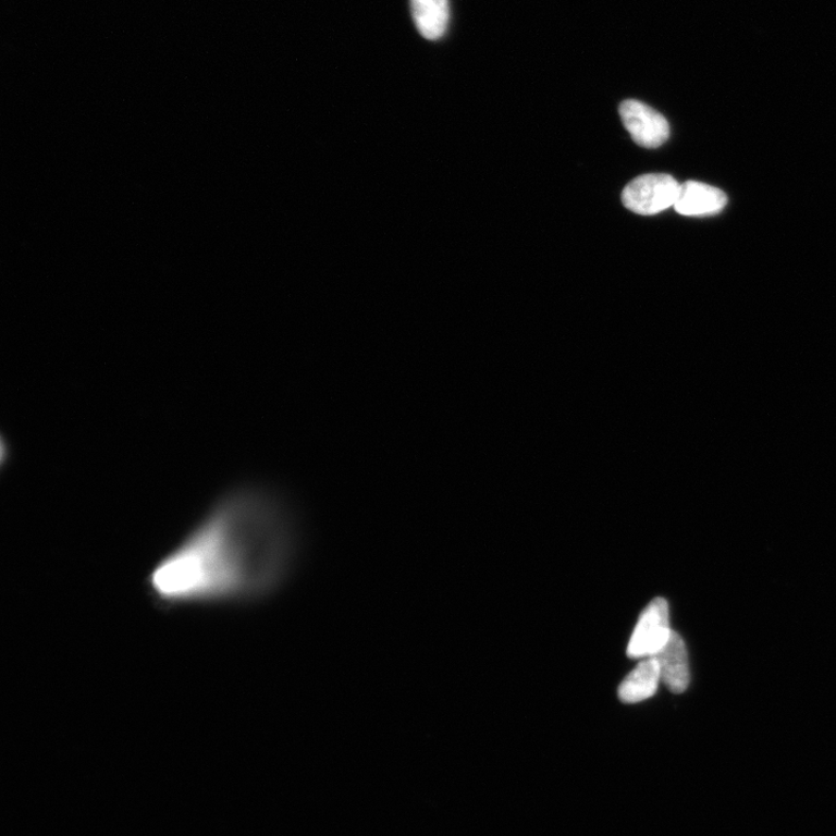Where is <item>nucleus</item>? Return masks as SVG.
Listing matches in <instances>:
<instances>
[{
	"label": "nucleus",
	"instance_id": "423d86ee",
	"mask_svg": "<svg viewBox=\"0 0 836 836\" xmlns=\"http://www.w3.org/2000/svg\"><path fill=\"white\" fill-rule=\"evenodd\" d=\"M726 205L727 196L722 189L690 181L679 188L674 208L685 217H709L722 212Z\"/></svg>",
	"mask_w": 836,
	"mask_h": 836
},
{
	"label": "nucleus",
	"instance_id": "39448f33",
	"mask_svg": "<svg viewBox=\"0 0 836 836\" xmlns=\"http://www.w3.org/2000/svg\"><path fill=\"white\" fill-rule=\"evenodd\" d=\"M653 657L656 660L661 681L674 693H683L690 684V671L686 643L673 631L665 647Z\"/></svg>",
	"mask_w": 836,
	"mask_h": 836
},
{
	"label": "nucleus",
	"instance_id": "f03ea898",
	"mask_svg": "<svg viewBox=\"0 0 836 836\" xmlns=\"http://www.w3.org/2000/svg\"><path fill=\"white\" fill-rule=\"evenodd\" d=\"M679 185L669 174H642L627 184L622 194L623 205L640 216H654L674 207Z\"/></svg>",
	"mask_w": 836,
	"mask_h": 836
},
{
	"label": "nucleus",
	"instance_id": "f257e3e1",
	"mask_svg": "<svg viewBox=\"0 0 836 836\" xmlns=\"http://www.w3.org/2000/svg\"><path fill=\"white\" fill-rule=\"evenodd\" d=\"M305 546L298 504L276 488L243 484L151 567L147 595L163 612L258 604L290 583Z\"/></svg>",
	"mask_w": 836,
	"mask_h": 836
},
{
	"label": "nucleus",
	"instance_id": "7ed1b4c3",
	"mask_svg": "<svg viewBox=\"0 0 836 836\" xmlns=\"http://www.w3.org/2000/svg\"><path fill=\"white\" fill-rule=\"evenodd\" d=\"M672 632L668 602L656 598L643 608L627 647V656L642 660L655 655L665 647Z\"/></svg>",
	"mask_w": 836,
	"mask_h": 836
},
{
	"label": "nucleus",
	"instance_id": "6e6552de",
	"mask_svg": "<svg viewBox=\"0 0 836 836\" xmlns=\"http://www.w3.org/2000/svg\"><path fill=\"white\" fill-rule=\"evenodd\" d=\"M416 28L430 41L440 40L450 22L448 0H410Z\"/></svg>",
	"mask_w": 836,
	"mask_h": 836
},
{
	"label": "nucleus",
	"instance_id": "0eeeda50",
	"mask_svg": "<svg viewBox=\"0 0 836 836\" xmlns=\"http://www.w3.org/2000/svg\"><path fill=\"white\" fill-rule=\"evenodd\" d=\"M661 681L656 660L651 656L640 660L637 667L624 678L618 688L620 702L636 704L651 699Z\"/></svg>",
	"mask_w": 836,
	"mask_h": 836
},
{
	"label": "nucleus",
	"instance_id": "20e7f679",
	"mask_svg": "<svg viewBox=\"0 0 836 836\" xmlns=\"http://www.w3.org/2000/svg\"><path fill=\"white\" fill-rule=\"evenodd\" d=\"M619 114L623 125L638 146L653 149L667 142L671 134L667 119L648 104L625 100L620 103Z\"/></svg>",
	"mask_w": 836,
	"mask_h": 836
}]
</instances>
